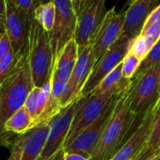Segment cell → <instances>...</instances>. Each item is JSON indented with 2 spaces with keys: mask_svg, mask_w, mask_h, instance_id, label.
I'll list each match as a JSON object with an SVG mask.
<instances>
[{
  "mask_svg": "<svg viewBox=\"0 0 160 160\" xmlns=\"http://www.w3.org/2000/svg\"><path fill=\"white\" fill-rule=\"evenodd\" d=\"M35 87L28 60V51L21 57L12 72L0 85L1 115H0V144L4 145L6 135L4 125L7 120L23 108L30 92Z\"/></svg>",
  "mask_w": 160,
  "mask_h": 160,
  "instance_id": "1",
  "label": "cell"
},
{
  "mask_svg": "<svg viewBox=\"0 0 160 160\" xmlns=\"http://www.w3.org/2000/svg\"><path fill=\"white\" fill-rule=\"evenodd\" d=\"M130 89L119 97L113 114L108 121L90 160H110L128 139L126 138L131 136L127 137L131 129L138 126L139 123L136 125V120H138L141 114L137 116L130 109Z\"/></svg>",
  "mask_w": 160,
  "mask_h": 160,
  "instance_id": "2",
  "label": "cell"
},
{
  "mask_svg": "<svg viewBox=\"0 0 160 160\" xmlns=\"http://www.w3.org/2000/svg\"><path fill=\"white\" fill-rule=\"evenodd\" d=\"M28 60L35 87H42L51 79L54 58L49 33L31 19L28 38Z\"/></svg>",
  "mask_w": 160,
  "mask_h": 160,
  "instance_id": "3",
  "label": "cell"
},
{
  "mask_svg": "<svg viewBox=\"0 0 160 160\" xmlns=\"http://www.w3.org/2000/svg\"><path fill=\"white\" fill-rule=\"evenodd\" d=\"M121 95L93 92L87 97L80 98L79 105L71 123L63 149L68 147L80 133L93 123L107 110L113 101Z\"/></svg>",
  "mask_w": 160,
  "mask_h": 160,
  "instance_id": "4",
  "label": "cell"
},
{
  "mask_svg": "<svg viewBox=\"0 0 160 160\" xmlns=\"http://www.w3.org/2000/svg\"><path fill=\"white\" fill-rule=\"evenodd\" d=\"M136 38L121 36L108 48L94 65L92 73L82 88L80 98L87 97L92 94L99 87L103 79L122 62L123 58L130 52Z\"/></svg>",
  "mask_w": 160,
  "mask_h": 160,
  "instance_id": "5",
  "label": "cell"
},
{
  "mask_svg": "<svg viewBox=\"0 0 160 160\" xmlns=\"http://www.w3.org/2000/svg\"><path fill=\"white\" fill-rule=\"evenodd\" d=\"M106 0H86L76 12V30L74 40L78 50L92 45L107 15Z\"/></svg>",
  "mask_w": 160,
  "mask_h": 160,
  "instance_id": "6",
  "label": "cell"
},
{
  "mask_svg": "<svg viewBox=\"0 0 160 160\" xmlns=\"http://www.w3.org/2000/svg\"><path fill=\"white\" fill-rule=\"evenodd\" d=\"M56 5V19L49 33L54 64L66 44L74 39L76 30V12L72 0H53Z\"/></svg>",
  "mask_w": 160,
  "mask_h": 160,
  "instance_id": "7",
  "label": "cell"
},
{
  "mask_svg": "<svg viewBox=\"0 0 160 160\" xmlns=\"http://www.w3.org/2000/svg\"><path fill=\"white\" fill-rule=\"evenodd\" d=\"M6 11L4 31L7 33L17 59L28 51V38L31 19L26 12L15 7L10 0H5Z\"/></svg>",
  "mask_w": 160,
  "mask_h": 160,
  "instance_id": "8",
  "label": "cell"
},
{
  "mask_svg": "<svg viewBox=\"0 0 160 160\" xmlns=\"http://www.w3.org/2000/svg\"><path fill=\"white\" fill-rule=\"evenodd\" d=\"M95 64L96 59L94 58L92 45L78 50L77 61L59 101V107L62 109L68 108L71 104L80 99L82 88L92 73Z\"/></svg>",
  "mask_w": 160,
  "mask_h": 160,
  "instance_id": "9",
  "label": "cell"
},
{
  "mask_svg": "<svg viewBox=\"0 0 160 160\" xmlns=\"http://www.w3.org/2000/svg\"><path fill=\"white\" fill-rule=\"evenodd\" d=\"M160 63L147 71L138 80L132 84L129 91L131 111L138 116L144 113L159 96Z\"/></svg>",
  "mask_w": 160,
  "mask_h": 160,
  "instance_id": "10",
  "label": "cell"
},
{
  "mask_svg": "<svg viewBox=\"0 0 160 160\" xmlns=\"http://www.w3.org/2000/svg\"><path fill=\"white\" fill-rule=\"evenodd\" d=\"M159 108L160 95L144 112L138 126L134 130L128 139L110 160H133L142 151L150 138L154 118Z\"/></svg>",
  "mask_w": 160,
  "mask_h": 160,
  "instance_id": "11",
  "label": "cell"
},
{
  "mask_svg": "<svg viewBox=\"0 0 160 160\" xmlns=\"http://www.w3.org/2000/svg\"><path fill=\"white\" fill-rule=\"evenodd\" d=\"M79 100L62 109L51 120L48 137L37 160H49L58 151L63 149L71 123L79 105Z\"/></svg>",
  "mask_w": 160,
  "mask_h": 160,
  "instance_id": "12",
  "label": "cell"
},
{
  "mask_svg": "<svg viewBox=\"0 0 160 160\" xmlns=\"http://www.w3.org/2000/svg\"><path fill=\"white\" fill-rule=\"evenodd\" d=\"M32 118L34 127L40 123L50 122L62 108L51 95V81L42 87H34L24 106Z\"/></svg>",
  "mask_w": 160,
  "mask_h": 160,
  "instance_id": "13",
  "label": "cell"
},
{
  "mask_svg": "<svg viewBox=\"0 0 160 160\" xmlns=\"http://www.w3.org/2000/svg\"><path fill=\"white\" fill-rule=\"evenodd\" d=\"M118 99L119 97L113 101V103L107 108V110L93 123H92L83 132L80 133L77 136V138L68 147L63 149L64 152L79 153V154H82L91 158L108 121L110 120L113 114Z\"/></svg>",
  "mask_w": 160,
  "mask_h": 160,
  "instance_id": "14",
  "label": "cell"
},
{
  "mask_svg": "<svg viewBox=\"0 0 160 160\" xmlns=\"http://www.w3.org/2000/svg\"><path fill=\"white\" fill-rule=\"evenodd\" d=\"M125 19V12H117L115 7L108 11L107 15L92 44L96 62L108 48L122 36Z\"/></svg>",
  "mask_w": 160,
  "mask_h": 160,
  "instance_id": "15",
  "label": "cell"
},
{
  "mask_svg": "<svg viewBox=\"0 0 160 160\" xmlns=\"http://www.w3.org/2000/svg\"><path fill=\"white\" fill-rule=\"evenodd\" d=\"M50 122L40 123L15 138L13 144L17 145L20 150L19 160L38 159L49 134Z\"/></svg>",
  "mask_w": 160,
  "mask_h": 160,
  "instance_id": "16",
  "label": "cell"
},
{
  "mask_svg": "<svg viewBox=\"0 0 160 160\" xmlns=\"http://www.w3.org/2000/svg\"><path fill=\"white\" fill-rule=\"evenodd\" d=\"M159 4V0H136L129 5L125 11L122 36L131 38L139 36L147 18Z\"/></svg>",
  "mask_w": 160,
  "mask_h": 160,
  "instance_id": "17",
  "label": "cell"
},
{
  "mask_svg": "<svg viewBox=\"0 0 160 160\" xmlns=\"http://www.w3.org/2000/svg\"><path fill=\"white\" fill-rule=\"evenodd\" d=\"M78 58V45L74 39L70 41L63 48L56 60L51 78L67 83L72 73L73 68Z\"/></svg>",
  "mask_w": 160,
  "mask_h": 160,
  "instance_id": "18",
  "label": "cell"
},
{
  "mask_svg": "<svg viewBox=\"0 0 160 160\" xmlns=\"http://www.w3.org/2000/svg\"><path fill=\"white\" fill-rule=\"evenodd\" d=\"M33 127H34V123L32 118L30 117L27 108L25 107L21 108L16 112H14L5 122L4 131L6 135V140L4 145L8 146L11 149L15 140V139L12 140V138H11L12 134H14L16 136H21L26 134Z\"/></svg>",
  "mask_w": 160,
  "mask_h": 160,
  "instance_id": "19",
  "label": "cell"
},
{
  "mask_svg": "<svg viewBox=\"0 0 160 160\" xmlns=\"http://www.w3.org/2000/svg\"><path fill=\"white\" fill-rule=\"evenodd\" d=\"M122 63L111 71L101 82L99 87L94 91L100 93H109L112 95H121L132 86L130 79L123 77L122 72Z\"/></svg>",
  "mask_w": 160,
  "mask_h": 160,
  "instance_id": "20",
  "label": "cell"
},
{
  "mask_svg": "<svg viewBox=\"0 0 160 160\" xmlns=\"http://www.w3.org/2000/svg\"><path fill=\"white\" fill-rule=\"evenodd\" d=\"M33 18L45 31L50 32L53 29L56 19V5L53 0L40 5L36 9Z\"/></svg>",
  "mask_w": 160,
  "mask_h": 160,
  "instance_id": "21",
  "label": "cell"
},
{
  "mask_svg": "<svg viewBox=\"0 0 160 160\" xmlns=\"http://www.w3.org/2000/svg\"><path fill=\"white\" fill-rule=\"evenodd\" d=\"M160 63V39L155 42L148 56L141 61L138 71L136 72L134 77L132 78V84L138 80L147 71L152 69L153 66Z\"/></svg>",
  "mask_w": 160,
  "mask_h": 160,
  "instance_id": "22",
  "label": "cell"
},
{
  "mask_svg": "<svg viewBox=\"0 0 160 160\" xmlns=\"http://www.w3.org/2000/svg\"><path fill=\"white\" fill-rule=\"evenodd\" d=\"M155 42H156L152 37L140 34L135 39L130 52L133 53L136 57H138L142 61L148 56V54L150 53Z\"/></svg>",
  "mask_w": 160,
  "mask_h": 160,
  "instance_id": "23",
  "label": "cell"
},
{
  "mask_svg": "<svg viewBox=\"0 0 160 160\" xmlns=\"http://www.w3.org/2000/svg\"><path fill=\"white\" fill-rule=\"evenodd\" d=\"M140 63H141V60L138 57H136L133 53L129 52L122 62V72L123 77L132 80Z\"/></svg>",
  "mask_w": 160,
  "mask_h": 160,
  "instance_id": "24",
  "label": "cell"
},
{
  "mask_svg": "<svg viewBox=\"0 0 160 160\" xmlns=\"http://www.w3.org/2000/svg\"><path fill=\"white\" fill-rule=\"evenodd\" d=\"M17 58L14 51L12 49L9 54L0 60V85L3 83L4 80L10 75L12 72L14 66L17 62Z\"/></svg>",
  "mask_w": 160,
  "mask_h": 160,
  "instance_id": "25",
  "label": "cell"
},
{
  "mask_svg": "<svg viewBox=\"0 0 160 160\" xmlns=\"http://www.w3.org/2000/svg\"><path fill=\"white\" fill-rule=\"evenodd\" d=\"M10 1L15 7L26 12L29 17H34L36 9L42 3H45L44 0H10Z\"/></svg>",
  "mask_w": 160,
  "mask_h": 160,
  "instance_id": "26",
  "label": "cell"
},
{
  "mask_svg": "<svg viewBox=\"0 0 160 160\" xmlns=\"http://www.w3.org/2000/svg\"><path fill=\"white\" fill-rule=\"evenodd\" d=\"M147 145L153 150L160 149V108H158Z\"/></svg>",
  "mask_w": 160,
  "mask_h": 160,
  "instance_id": "27",
  "label": "cell"
},
{
  "mask_svg": "<svg viewBox=\"0 0 160 160\" xmlns=\"http://www.w3.org/2000/svg\"><path fill=\"white\" fill-rule=\"evenodd\" d=\"M50 81H51V95L53 99L56 100L59 105V101L63 95L67 83H63V82L58 81V80H55L52 78L50 79Z\"/></svg>",
  "mask_w": 160,
  "mask_h": 160,
  "instance_id": "28",
  "label": "cell"
},
{
  "mask_svg": "<svg viewBox=\"0 0 160 160\" xmlns=\"http://www.w3.org/2000/svg\"><path fill=\"white\" fill-rule=\"evenodd\" d=\"M12 49L10 39L5 31L0 33V60L4 58Z\"/></svg>",
  "mask_w": 160,
  "mask_h": 160,
  "instance_id": "29",
  "label": "cell"
},
{
  "mask_svg": "<svg viewBox=\"0 0 160 160\" xmlns=\"http://www.w3.org/2000/svg\"><path fill=\"white\" fill-rule=\"evenodd\" d=\"M141 35L152 37L155 42L160 39V23H154L150 26L144 27L141 30Z\"/></svg>",
  "mask_w": 160,
  "mask_h": 160,
  "instance_id": "30",
  "label": "cell"
},
{
  "mask_svg": "<svg viewBox=\"0 0 160 160\" xmlns=\"http://www.w3.org/2000/svg\"><path fill=\"white\" fill-rule=\"evenodd\" d=\"M159 152H160V149L153 150L146 144V146L142 149V151L133 160H150Z\"/></svg>",
  "mask_w": 160,
  "mask_h": 160,
  "instance_id": "31",
  "label": "cell"
},
{
  "mask_svg": "<svg viewBox=\"0 0 160 160\" xmlns=\"http://www.w3.org/2000/svg\"><path fill=\"white\" fill-rule=\"evenodd\" d=\"M154 23H160V4L152 12V13L149 15V17L147 18L144 26V27H147V26H150L152 24H154Z\"/></svg>",
  "mask_w": 160,
  "mask_h": 160,
  "instance_id": "32",
  "label": "cell"
},
{
  "mask_svg": "<svg viewBox=\"0 0 160 160\" xmlns=\"http://www.w3.org/2000/svg\"><path fill=\"white\" fill-rule=\"evenodd\" d=\"M64 160H90V158L79 153L64 152Z\"/></svg>",
  "mask_w": 160,
  "mask_h": 160,
  "instance_id": "33",
  "label": "cell"
},
{
  "mask_svg": "<svg viewBox=\"0 0 160 160\" xmlns=\"http://www.w3.org/2000/svg\"><path fill=\"white\" fill-rule=\"evenodd\" d=\"M11 155L7 160H19L20 159V150L17 145L13 144L11 148Z\"/></svg>",
  "mask_w": 160,
  "mask_h": 160,
  "instance_id": "34",
  "label": "cell"
},
{
  "mask_svg": "<svg viewBox=\"0 0 160 160\" xmlns=\"http://www.w3.org/2000/svg\"><path fill=\"white\" fill-rule=\"evenodd\" d=\"M5 11H6L5 0H0V26H2V27H4Z\"/></svg>",
  "mask_w": 160,
  "mask_h": 160,
  "instance_id": "35",
  "label": "cell"
},
{
  "mask_svg": "<svg viewBox=\"0 0 160 160\" xmlns=\"http://www.w3.org/2000/svg\"><path fill=\"white\" fill-rule=\"evenodd\" d=\"M85 1H86V0H72L75 12H77L80 10V8L82 7V5L84 4Z\"/></svg>",
  "mask_w": 160,
  "mask_h": 160,
  "instance_id": "36",
  "label": "cell"
},
{
  "mask_svg": "<svg viewBox=\"0 0 160 160\" xmlns=\"http://www.w3.org/2000/svg\"><path fill=\"white\" fill-rule=\"evenodd\" d=\"M49 160H64V150L58 151L53 157H51Z\"/></svg>",
  "mask_w": 160,
  "mask_h": 160,
  "instance_id": "37",
  "label": "cell"
},
{
  "mask_svg": "<svg viewBox=\"0 0 160 160\" xmlns=\"http://www.w3.org/2000/svg\"><path fill=\"white\" fill-rule=\"evenodd\" d=\"M150 160H160V152L159 153H157L154 157H152V159H150Z\"/></svg>",
  "mask_w": 160,
  "mask_h": 160,
  "instance_id": "38",
  "label": "cell"
},
{
  "mask_svg": "<svg viewBox=\"0 0 160 160\" xmlns=\"http://www.w3.org/2000/svg\"><path fill=\"white\" fill-rule=\"evenodd\" d=\"M136 1V0H128V1H127V6H129V5H131L133 2H135Z\"/></svg>",
  "mask_w": 160,
  "mask_h": 160,
  "instance_id": "39",
  "label": "cell"
},
{
  "mask_svg": "<svg viewBox=\"0 0 160 160\" xmlns=\"http://www.w3.org/2000/svg\"><path fill=\"white\" fill-rule=\"evenodd\" d=\"M0 115H1V94H0Z\"/></svg>",
  "mask_w": 160,
  "mask_h": 160,
  "instance_id": "40",
  "label": "cell"
},
{
  "mask_svg": "<svg viewBox=\"0 0 160 160\" xmlns=\"http://www.w3.org/2000/svg\"><path fill=\"white\" fill-rule=\"evenodd\" d=\"M3 31H4V27L0 26V33H1V32H3Z\"/></svg>",
  "mask_w": 160,
  "mask_h": 160,
  "instance_id": "41",
  "label": "cell"
},
{
  "mask_svg": "<svg viewBox=\"0 0 160 160\" xmlns=\"http://www.w3.org/2000/svg\"><path fill=\"white\" fill-rule=\"evenodd\" d=\"M158 93L160 95V79H159V88H158Z\"/></svg>",
  "mask_w": 160,
  "mask_h": 160,
  "instance_id": "42",
  "label": "cell"
}]
</instances>
